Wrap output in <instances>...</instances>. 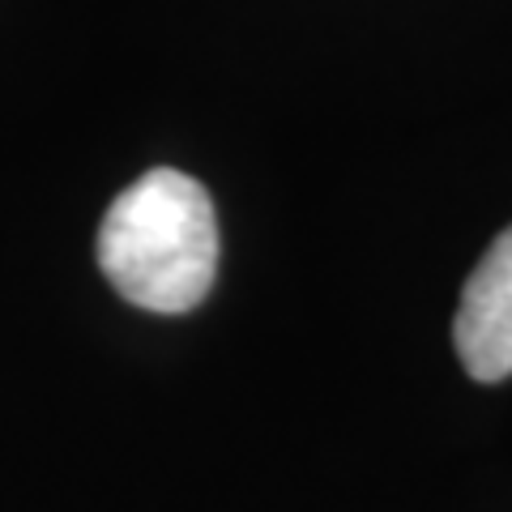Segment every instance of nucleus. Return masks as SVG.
<instances>
[{
	"instance_id": "obj_1",
	"label": "nucleus",
	"mask_w": 512,
	"mask_h": 512,
	"mask_svg": "<svg viewBox=\"0 0 512 512\" xmlns=\"http://www.w3.org/2000/svg\"><path fill=\"white\" fill-rule=\"evenodd\" d=\"M99 269L146 312L175 316L197 308L218 269L210 192L175 167H154L133 180L103 214Z\"/></svg>"
},
{
	"instance_id": "obj_2",
	"label": "nucleus",
	"mask_w": 512,
	"mask_h": 512,
	"mask_svg": "<svg viewBox=\"0 0 512 512\" xmlns=\"http://www.w3.org/2000/svg\"><path fill=\"white\" fill-rule=\"evenodd\" d=\"M453 342L474 380L495 384L512 376V227L474 265L453 320Z\"/></svg>"
}]
</instances>
